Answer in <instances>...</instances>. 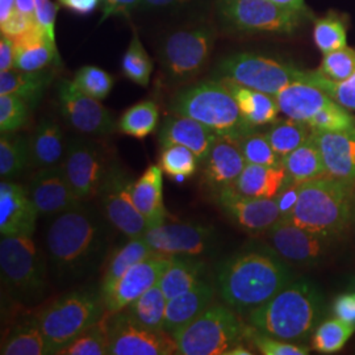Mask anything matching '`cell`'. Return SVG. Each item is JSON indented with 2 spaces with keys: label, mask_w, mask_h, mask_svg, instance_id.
Returning <instances> with one entry per match:
<instances>
[{
  "label": "cell",
  "mask_w": 355,
  "mask_h": 355,
  "mask_svg": "<svg viewBox=\"0 0 355 355\" xmlns=\"http://www.w3.org/2000/svg\"><path fill=\"white\" fill-rule=\"evenodd\" d=\"M108 228L101 216L85 208L55 215L45 234L48 257L61 278H82L102 262L108 245Z\"/></svg>",
  "instance_id": "cell-1"
},
{
  "label": "cell",
  "mask_w": 355,
  "mask_h": 355,
  "mask_svg": "<svg viewBox=\"0 0 355 355\" xmlns=\"http://www.w3.org/2000/svg\"><path fill=\"white\" fill-rule=\"evenodd\" d=\"M288 263L271 250L236 254L224 259L216 272L223 300L240 313H250L267 303L290 282Z\"/></svg>",
  "instance_id": "cell-2"
},
{
  "label": "cell",
  "mask_w": 355,
  "mask_h": 355,
  "mask_svg": "<svg viewBox=\"0 0 355 355\" xmlns=\"http://www.w3.org/2000/svg\"><path fill=\"white\" fill-rule=\"evenodd\" d=\"M324 312V295L309 279H293L267 303L252 311L250 325L287 343L312 337Z\"/></svg>",
  "instance_id": "cell-3"
},
{
  "label": "cell",
  "mask_w": 355,
  "mask_h": 355,
  "mask_svg": "<svg viewBox=\"0 0 355 355\" xmlns=\"http://www.w3.org/2000/svg\"><path fill=\"white\" fill-rule=\"evenodd\" d=\"M354 183L329 174L299 184V198L288 218L309 232L336 239L350 227ZM284 218V217H283Z\"/></svg>",
  "instance_id": "cell-4"
},
{
  "label": "cell",
  "mask_w": 355,
  "mask_h": 355,
  "mask_svg": "<svg viewBox=\"0 0 355 355\" xmlns=\"http://www.w3.org/2000/svg\"><path fill=\"white\" fill-rule=\"evenodd\" d=\"M170 110L202 123L218 137L239 141L255 132L242 117L232 91L220 78L180 89L170 103Z\"/></svg>",
  "instance_id": "cell-5"
},
{
  "label": "cell",
  "mask_w": 355,
  "mask_h": 355,
  "mask_svg": "<svg viewBox=\"0 0 355 355\" xmlns=\"http://www.w3.org/2000/svg\"><path fill=\"white\" fill-rule=\"evenodd\" d=\"M105 306L101 291L78 290L64 293L38 313L40 328L49 354H58L83 331L101 321Z\"/></svg>",
  "instance_id": "cell-6"
},
{
  "label": "cell",
  "mask_w": 355,
  "mask_h": 355,
  "mask_svg": "<svg viewBox=\"0 0 355 355\" xmlns=\"http://www.w3.org/2000/svg\"><path fill=\"white\" fill-rule=\"evenodd\" d=\"M3 286L24 303L40 300L48 288L45 258L32 236H4L0 240Z\"/></svg>",
  "instance_id": "cell-7"
},
{
  "label": "cell",
  "mask_w": 355,
  "mask_h": 355,
  "mask_svg": "<svg viewBox=\"0 0 355 355\" xmlns=\"http://www.w3.org/2000/svg\"><path fill=\"white\" fill-rule=\"evenodd\" d=\"M248 328L230 308L214 302L174 336L177 354L227 355L246 338Z\"/></svg>",
  "instance_id": "cell-8"
},
{
  "label": "cell",
  "mask_w": 355,
  "mask_h": 355,
  "mask_svg": "<svg viewBox=\"0 0 355 355\" xmlns=\"http://www.w3.org/2000/svg\"><path fill=\"white\" fill-rule=\"evenodd\" d=\"M215 33L208 26L182 28L166 36L158 49V58L166 78L184 83L199 76L208 64Z\"/></svg>",
  "instance_id": "cell-9"
},
{
  "label": "cell",
  "mask_w": 355,
  "mask_h": 355,
  "mask_svg": "<svg viewBox=\"0 0 355 355\" xmlns=\"http://www.w3.org/2000/svg\"><path fill=\"white\" fill-rule=\"evenodd\" d=\"M217 74L221 79L275 96L293 82H306L309 71L253 53H239L220 61Z\"/></svg>",
  "instance_id": "cell-10"
},
{
  "label": "cell",
  "mask_w": 355,
  "mask_h": 355,
  "mask_svg": "<svg viewBox=\"0 0 355 355\" xmlns=\"http://www.w3.org/2000/svg\"><path fill=\"white\" fill-rule=\"evenodd\" d=\"M220 16L225 26L245 33L292 35L305 15L280 7L271 0H221Z\"/></svg>",
  "instance_id": "cell-11"
},
{
  "label": "cell",
  "mask_w": 355,
  "mask_h": 355,
  "mask_svg": "<svg viewBox=\"0 0 355 355\" xmlns=\"http://www.w3.org/2000/svg\"><path fill=\"white\" fill-rule=\"evenodd\" d=\"M61 166L78 199L86 202L99 193L111 164L96 142L74 137L66 142Z\"/></svg>",
  "instance_id": "cell-12"
},
{
  "label": "cell",
  "mask_w": 355,
  "mask_h": 355,
  "mask_svg": "<svg viewBox=\"0 0 355 355\" xmlns=\"http://www.w3.org/2000/svg\"><path fill=\"white\" fill-rule=\"evenodd\" d=\"M111 355L177 354L175 338L165 330L145 328L125 311L104 315Z\"/></svg>",
  "instance_id": "cell-13"
},
{
  "label": "cell",
  "mask_w": 355,
  "mask_h": 355,
  "mask_svg": "<svg viewBox=\"0 0 355 355\" xmlns=\"http://www.w3.org/2000/svg\"><path fill=\"white\" fill-rule=\"evenodd\" d=\"M133 183L120 166H110L98 193L105 220L128 239L141 237L150 228L146 218L133 203L130 192Z\"/></svg>",
  "instance_id": "cell-14"
},
{
  "label": "cell",
  "mask_w": 355,
  "mask_h": 355,
  "mask_svg": "<svg viewBox=\"0 0 355 355\" xmlns=\"http://www.w3.org/2000/svg\"><path fill=\"white\" fill-rule=\"evenodd\" d=\"M266 233L270 250L295 266L318 265L329 254L334 241L333 237L300 228L283 217Z\"/></svg>",
  "instance_id": "cell-15"
},
{
  "label": "cell",
  "mask_w": 355,
  "mask_h": 355,
  "mask_svg": "<svg viewBox=\"0 0 355 355\" xmlns=\"http://www.w3.org/2000/svg\"><path fill=\"white\" fill-rule=\"evenodd\" d=\"M58 108L64 121L89 136H105L119 129L114 114L101 101L94 99L76 87L73 80L61 79L57 85Z\"/></svg>",
  "instance_id": "cell-16"
},
{
  "label": "cell",
  "mask_w": 355,
  "mask_h": 355,
  "mask_svg": "<svg viewBox=\"0 0 355 355\" xmlns=\"http://www.w3.org/2000/svg\"><path fill=\"white\" fill-rule=\"evenodd\" d=\"M157 255L200 258L216 249V230L196 223H171L148 229L142 236Z\"/></svg>",
  "instance_id": "cell-17"
},
{
  "label": "cell",
  "mask_w": 355,
  "mask_h": 355,
  "mask_svg": "<svg viewBox=\"0 0 355 355\" xmlns=\"http://www.w3.org/2000/svg\"><path fill=\"white\" fill-rule=\"evenodd\" d=\"M168 265L170 257L155 254L130 267L117 280L112 290L103 296L105 312L114 313L127 308L141 295L159 283Z\"/></svg>",
  "instance_id": "cell-18"
},
{
  "label": "cell",
  "mask_w": 355,
  "mask_h": 355,
  "mask_svg": "<svg viewBox=\"0 0 355 355\" xmlns=\"http://www.w3.org/2000/svg\"><path fill=\"white\" fill-rule=\"evenodd\" d=\"M26 191L42 216L60 215L83 204L67 182L61 165L40 168Z\"/></svg>",
  "instance_id": "cell-19"
},
{
  "label": "cell",
  "mask_w": 355,
  "mask_h": 355,
  "mask_svg": "<svg viewBox=\"0 0 355 355\" xmlns=\"http://www.w3.org/2000/svg\"><path fill=\"white\" fill-rule=\"evenodd\" d=\"M218 204L236 225L252 233L266 232L282 218L275 199L248 198L232 187L218 191Z\"/></svg>",
  "instance_id": "cell-20"
},
{
  "label": "cell",
  "mask_w": 355,
  "mask_h": 355,
  "mask_svg": "<svg viewBox=\"0 0 355 355\" xmlns=\"http://www.w3.org/2000/svg\"><path fill=\"white\" fill-rule=\"evenodd\" d=\"M36 205L23 186L1 180L0 183V234L33 236L37 224Z\"/></svg>",
  "instance_id": "cell-21"
},
{
  "label": "cell",
  "mask_w": 355,
  "mask_h": 355,
  "mask_svg": "<svg viewBox=\"0 0 355 355\" xmlns=\"http://www.w3.org/2000/svg\"><path fill=\"white\" fill-rule=\"evenodd\" d=\"M312 139L331 177L355 183V128L345 130H312Z\"/></svg>",
  "instance_id": "cell-22"
},
{
  "label": "cell",
  "mask_w": 355,
  "mask_h": 355,
  "mask_svg": "<svg viewBox=\"0 0 355 355\" xmlns=\"http://www.w3.org/2000/svg\"><path fill=\"white\" fill-rule=\"evenodd\" d=\"M202 166L204 182L209 187L221 191L232 186L246 166L240 142L227 137H217Z\"/></svg>",
  "instance_id": "cell-23"
},
{
  "label": "cell",
  "mask_w": 355,
  "mask_h": 355,
  "mask_svg": "<svg viewBox=\"0 0 355 355\" xmlns=\"http://www.w3.org/2000/svg\"><path fill=\"white\" fill-rule=\"evenodd\" d=\"M217 137V135L202 123L189 116L174 114L166 117L165 123L159 130L158 140L161 148L168 145H182L189 148L191 152L195 153L202 165Z\"/></svg>",
  "instance_id": "cell-24"
},
{
  "label": "cell",
  "mask_w": 355,
  "mask_h": 355,
  "mask_svg": "<svg viewBox=\"0 0 355 355\" xmlns=\"http://www.w3.org/2000/svg\"><path fill=\"white\" fill-rule=\"evenodd\" d=\"M215 287L204 279L189 291L170 299L166 306L164 330L174 337L215 302Z\"/></svg>",
  "instance_id": "cell-25"
},
{
  "label": "cell",
  "mask_w": 355,
  "mask_h": 355,
  "mask_svg": "<svg viewBox=\"0 0 355 355\" xmlns=\"http://www.w3.org/2000/svg\"><path fill=\"white\" fill-rule=\"evenodd\" d=\"M275 99L279 105L280 112L287 119L305 124H308L315 114L333 102L324 89L305 80L288 85L275 95Z\"/></svg>",
  "instance_id": "cell-26"
},
{
  "label": "cell",
  "mask_w": 355,
  "mask_h": 355,
  "mask_svg": "<svg viewBox=\"0 0 355 355\" xmlns=\"http://www.w3.org/2000/svg\"><path fill=\"white\" fill-rule=\"evenodd\" d=\"M130 192L133 203L150 228L165 224L167 211L164 203V170L161 166H149L133 183Z\"/></svg>",
  "instance_id": "cell-27"
},
{
  "label": "cell",
  "mask_w": 355,
  "mask_h": 355,
  "mask_svg": "<svg viewBox=\"0 0 355 355\" xmlns=\"http://www.w3.org/2000/svg\"><path fill=\"white\" fill-rule=\"evenodd\" d=\"M288 183L283 166H263L246 164L241 175L229 186L248 198L275 199Z\"/></svg>",
  "instance_id": "cell-28"
},
{
  "label": "cell",
  "mask_w": 355,
  "mask_h": 355,
  "mask_svg": "<svg viewBox=\"0 0 355 355\" xmlns=\"http://www.w3.org/2000/svg\"><path fill=\"white\" fill-rule=\"evenodd\" d=\"M55 73L51 69L38 71H23L12 69L0 73V95H15L24 99L32 110L41 102L45 91L54 80Z\"/></svg>",
  "instance_id": "cell-29"
},
{
  "label": "cell",
  "mask_w": 355,
  "mask_h": 355,
  "mask_svg": "<svg viewBox=\"0 0 355 355\" xmlns=\"http://www.w3.org/2000/svg\"><path fill=\"white\" fill-rule=\"evenodd\" d=\"M223 80L232 91L241 111L242 117L248 124L257 128L274 124L275 121H278L280 111L275 96L237 85L228 79Z\"/></svg>",
  "instance_id": "cell-30"
},
{
  "label": "cell",
  "mask_w": 355,
  "mask_h": 355,
  "mask_svg": "<svg viewBox=\"0 0 355 355\" xmlns=\"http://www.w3.org/2000/svg\"><path fill=\"white\" fill-rule=\"evenodd\" d=\"M64 133L55 120L45 117L40 121L31 137V153L33 167L61 165L64 155Z\"/></svg>",
  "instance_id": "cell-31"
},
{
  "label": "cell",
  "mask_w": 355,
  "mask_h": 355,
  "mask_svg": "<svg viewBox=\"0 0 355 355\" xmlns=\"http://www.w3.org/2000/svg\"><path fill=\"white\" fill-rule=\"evenodd\" d=\"M155 255L152 248L145 241V239L135 237L129 239V241L123 245L121 248L116 249L114 253L110 255L104 265L102 282H101V293L102 297L112 290L117 280L120 279L128 270L141 261Z\"/></svg>",
  "instance_id": "cell-32"
},
{
  "label": "cell",
  "mask_w": 355,
  "mask_h": 355,
  "mask_svg": "<svg viewBox=\"0 0 355 355\" xmlns=\"http://www.w3.org/2000/svg\"><path fill=\"white\" fill-rule=\"evenodd\" d=\"M204 274L205 262L200 258L183 255L170 257V265L158 284L170 300L204 280Z\"/></svg>",
  "instance_id": "cell-33"
},
{
  "label": "cell",
  "mask_w": 355,
  "mask_h": 355,
  "mask_svg": "<svg viewBox=\"0 0 355 355\" xmlns=\"http://www.w3.org/2000/svg\"><path fill=\"white\" fill-rule=\"evenodd\" d=\"M288 183L300 184L306 180L327 175V167L312 135L303 145L282 158Z\"/></svg>",
  "instance_id": "cell-34"
},
{
  "label": "cell",
  "mask_w": 355,
  "mask_h": 355,
  "mask_svg": "<svg viewBox=\"0 0 355 355\" xmlns=\"http://www.w3.org/2000/svg\"><path fill=\"white\" fill-rule=\"evenodd\" d=\"M0 353L3 355L49 354L37 318H26L19 322L1 343Z\"/></svg>",
  "instance_id": "cell-35"
},
{
  "label": "cell",
  "mask_w": 355,
  "mask_h": 355,
  "mask_svg": "<svg viewBox=\"0 0 355 355\" xmlns=\"http://www.w3.org/2000/svg\"><path fill=\"white\" fill-rule=\"evenodd\" d=\"M61 64L55 41L49 36L26 44H15V69L38 71Z\"/></svg>",
  "instance_id": "cell-36"
},
{
  "label": "cell",
  "mask_w": 355,
  "mask_h": 355,
  "mask_svg": "<svg viewBox=\"0 0 355 355\" xmlns=\"http://www.w3.org/2000/svg\"><path fill=\"white\" fill-rule=\"evenodd\" d=\"M32 166L31 137L16 133H6L0 137V175L10 180L23 174Z\"/></svg>",
  "instance_id": "cell-37"
},
{
  "label": "cell",
  "mask_w": 355,
  "mask_h": 355,
  "mask_svg": "<svg viewBox=\"0 0 355 355\" xmlns=\"http://www.w3.org/2000/svg\"><path fill=\"white\" fill-rule=\"evenodd\" d=\"M167 302L168 299L159 284H155L123 311H125L133 321L145 328L164 330Z\"/></svg>",
  "instance_id": "cell-38"
},
{
  "label": "cell",
  "mask_w": 355,
  "mask_h": 355,
  "mask_svg": "<svg viewBox=\"0 0 355 355\" xmlns=\"http://www.w3.org/2000/svg\"><path fill=\"white\" fill-rule=\"evenodd\" d=\"M159 123V108L153 101H144L128 108L119 120V130L142 140L152 135Z\"/></svg>",
  "instance_id": "cell-39"
},
{
  "label": "cell",
  "mask_w": 355,
  "mask_h": 355,
  "mask_svg": "<svg viewBox=\"0 0 355 355\" xmlns=\"http://www.w3.org/2000/svg\"><path fill=\"white\" fill-rule=\"evenodd\" d=\"M311 135L312 128L305 123L292 119L275 121L271 129L266 132L267 139L274 152L279 155L280 159L303 145L311 137Z\"/></svg>",
  "instance_id": "cell-40"
},
{
  "label": "cell",
  "mask_w": 355,
  "mask_h": 355,
  "mask_svg": "<svg viewBox=\"0 0 355 355\" xmlns=\"http://www.w3.org/2000/svg\"><path fill=\"white\" fill-rule=\"evenodd\" d=\"M354 331L355 325L340 318H330L320 322L312 334V349L322 354L338 353Z\"/></svg>",
  "instance_id": "cell-41"
},
{
  "label": "cell",
  "mask_w": 355,
  "mask_h": 355,
  "mask_svg": "<svg viewBox=\"0 0 355 355\" xmlns=\"http://www.w3.org/2000/svg\"><path fill=\"white\" fill-rule=\"evenodd\" d=\"M153 64L152 58L149 57L145 46L142 45L137 32H133V37L129 42L127 51L124 53L121 61V71L124 76L132 80L133 83L148 87L152 76Z\"/></svg>",
  "instance_id": "cell-42"
},
{
  "label": "cell",
  "mask_w": 355,
  "mask_h": 355,
  "mask_svg": "<svg viewBox=\"0 0 355 355\" xmlns=\"http://www.w3.org/2000/svg\"><path fill=\"white\" fill-rule=\"evenodd\" d=\"M60 355H107L110 354L108 331L104 318L95 325L83 331L73 343L64 346Z\"/></svg>",
  "instance_id": "cell-43"
},
{
  "label": "cell",
  "mask_w": 355,
  "mask_h": 355,
  "mask_svg": "<svg viewBox=\"0 0 355 355\" xmlns=\"http://www.w3.org/2000/svg\"><path fill=\"white\" fill-rule=\"evenodd\" d=\"M158 165L171 179L175 177L190 178L198 171L200 161L189 148L182 145H168L162 148Z\"/></svg>",
  "instance_id": "cell-44"
},
{
  "label": "cell",
  "mask_w": 355,
  "mask_h": 355,
  "mask_svg": "<svg viewBox=\"0 0 355 355\" xmlns=\"http://www.w3.org/2000/svg\"><path fill=\"white\" fill-rule=\"evenodd\" d=\"M313 40L322 54L343 49L347 46L346 26L336 15L318 19L313 29Z\"/></svg>",
  "instance_id": "cell-45"
},
{
  "label": "cell",
  "mask_w": 355,
  "mask_h": 355,
  "mask_svg": "<svg viewBox=\"0 0 355 355\" xmlns=\"http://www.w3.org/2000/svg\"><path fill=\"white\" fill-rule=\"evenodd\" d=\"M78 89L94 99L102 102L114 89V76L96 66L80 67L73 78Z\"/></svg>",
  "instance_id": "cell-46"
},
{
  "label": "cell",
  "mask_w": 355,
  "mask_h": 355,
  "mask_svg": "<svg viewBox=\"0 0 355 355\" xmlns=\"http://www.w3.org/2000/svg\"><path fill=\"white\" fill-rule=\"evenodd\" d=\"M239 142L246 164L263 166L282 165V159L279 155L274 152L270 141L267 139L266 133L253 132L242 137Z\"/></svg>",
  "instance_id": "cell-47"
},
{
  "label": "cell",
  "mask_w": 355,
  "mask_h": 355,
  "mask_svg": "<svg viewBox=\"0 0 355 355\" xmlns=\"http://www.w3.org/2000/svg\"><path fill=\"white\" fill-rule=\"evenodd\" d=\"M306 82L324 89L330 98L345 108L355 111V73L345 80H331L329 78L322 76L318 70L309 71Z\"/></svg>",
  "instance_id": "cell-48"
},
{
  "label": "cell",
  "mask_w": 355,
  "mask_h": 355,
  "mask_svg": "<svg viewBox=\"0 0 355 355\" xmlns=\"http://www.w3.org/2000/svg\"><path fill=\"white\" fill-rule=\"evenodd\" d=\"M32 108L29 104L15 95H0V132L16 133L29 120Z\"/></svg>",
  "instance_id": "cell-49"
},
{
  "label": "cell",
  "mask_w": 355,
  "mask_h": 355,
  "mask_svg": "<svg viewBox=\"0 0 355 355\" xmlns=\"http://www.w3.org/2000/svg\"><path fill=\"white\" fill-rule=\"evenodd\" d=\"M248 341L253 343L257 350L263 355H306L309 354V347L304 345L287 343L272 336H268L261 330L255 329L250 325L246 333Z\"/></svg>",
  "instance_id": "cell-50"
},
{
  "label": "cell",
  "mask_w": 355,
  "mask_h": 355,
  "mask_svg": "<svg viewBox=\"0 0 355 355\" xmlns=\"http://www.w3.org/2000/svg\"><path fill=\"white\" fill-rule=\"evenodd\" d=\"M308 125L312 130H345L355 128V119L347 108L333 101L315 114L308 121Z\"/></svg>",
  "instance_id": "cell-51"
},
{
  "label": "cell",
  "mask_w": 355,
  "mask_h": 355,
  "mask_svg": "<svg viewBox=\"0 0 355 355\" xmlns=\"http://www.w3.org/2000/svg\"><path fill=\"white\" fill-rule=\"evenodd\" d=\"M318 71L331 80H345L355 73V51L343 48L324 54Z\"/></svg>",
  "instance_id": "cell-52"
},
{
  "label": "cell",
  "mask_w": 355,
  "mask_h": 355,
  "mask_svg": "<svg viewBox=\"0 0 355 355\" xmlns=\"http://www.w3.org/2000/svg\"><path fill=\"white\" fill-rule=\"evenodd\" d=\"M57 13H58V6L51 0H35V16H36L38 26L44 29V32L53 41H55L54 26H55Z\"/></svg>",
  "instance_id": "cell-53"
},
{
  "label": "cell",
  "mask_w": 355,
  "mask_h": 355,
  "mask_svg": "<svg viewBox=\"0 0 355 355\" xmlns=\"http://www.w3.org/2000/svg\"><path fill=\"white\" fill-rule=\"evenodd\" d=\"M102 17L101 24L112 16H127L136 8L141 7V0H101Z\"/></svg>",
  "instance_id": "cell-54"
},
{
  "label": "cell",
  "mask_w": 355,
  "mask_h": 355,
  "mask_svg": "<svg viewBox=\"0 0 355 355\" xmlns=\"http://www.w3.org/2000/svg\"><path fill=\"white\" fill-rule=\"evenodd\" d=\"M334 318H340L352 325H355V292L341 293L333 302Z\"/></svg>",
  "instance_id": "cell-55"
},
{
  "label": "cell",
  "mask_w": 355,
  "mask_h": 355,
  "mask_svg": "<svg viewBox=\"0 0 355 355\" xmlns=\"http://www.w3.org/2000/svg\"><path fill=\"white\" fill-rule=\"evenodd\" d=\"M297 198H299V184L290 183L280 191L278 196L275 198V202L278 204L282 217L286 218L291 215L295 205L297 203Z\"/></svg>",
  "instance_id": "cell-56"
},
{
  "label": "cell",
  "mask_w": 355,
  "mask_h": 355,
  "mask_svg": "<svg viewBox=\"0 0 355 355\" xmlns=\"http://www.w3.org/2000/svg\"><path fill=\"white\" fill-rule=\"evenodd\" d=\"M15 69V42L4 35L0 37V73Z\"/></svg>",
  "instance_id": "cell-57"
},
{
  "label": "cell",
  "mask_w": 355,
  "mask_h": 355,
  "mask_svg": "<svg viewBox=\"0 0 355 355\" xmlns=\"http://www.w3.org/2000/svg\"><path fill=\"white\" fill-rule=\"evenodd\" d=\"M70 11L79 15L94 12L101 0H60Z\"/></svg>",
  "instance_id": "cell-58"
},
{
  "label": "cell",
  "mask_w": 355,
  "mask_h": 355,
  "mask_svg": "<svg viewBox=\"0 0 355 355\" xmlns=\"http://www.w3.org/2000/svg\"><path fill=\"white\" fill-rule=\"evenodd\" d=\"M187 1L189 0H141V7L145 10H161L182 6Z\"/></svg>",
  "instance_id": "cell-59"
},
{
  "label": "cell",
  "mask_w": 355,
  "mask_h": 355,
  "mask_svg": "<svg viewBox=\"0 0 355 355\" xmlns=\"http://www.w3.org/2000/svg\"><path fill=\"white\" fill-rule=\"evenodd\" d=\"M275 4H278L280 7L293 10V11H299V12L309 13L306 6H305L304 0H271Z\"/></svg>",
  "instance_id": "cell-60"
},
{
  "label": "cell",
  "mask_w": 355,
  "mask_h": 355,
  "mask_svg": "<svg viewBox=\"0 0 355 355\" xmlns=\"http://www.w3.org/2000/svg\"><path fill=\"white\" fill-rule=\"evenodd\" d=\"M16 10L15 0H0V26L4 24Z\"/></svg>",
  "instance_id": "cell-61"
},
{
  "label": "cell",
  "mask_w": 355,
  "mask_h": 355,
  "mask_svg": "<svg viewBox=\"0 0 355 355\" xmlns=\"http://www.w3.org/2000/svg\"><path fill=\"white\" fill-rule=\"evenodd\" d=\"M253 354L248 347H245L241 343H237L236 346H233L230 350H229L227 355H250Z\"/></svg>",
  "instance_id": "cell-62"
},
{
  "label": "cell",
  "mask_w": 355,
  "mask_h": 355,
  "mask_svg": "<svg viewBox=\"0 0 355 355\" xmlns=\"http://www.w3.org/2000/svg\"><path fill=\"white\" fill-rule=\"evenodd\" d=\"M352 232H353V237H354L355 241V198H354V205H353V215H352V221H350V227Z\"/></svg>",
  "instance_id": "cell-63"
},
{
  "label": "cell",
  "mask_w": 355,
  "mask_h": 355,
  "mask_svg": "<svg viewBox=\"0 0 355 355\" xmlns=\"http://www.w3.org/2000/svg\"><path fill=\"white\" fill-rule=\"evenodd\" d=\"M347 290L349 291L355 292V277L353 279L350 280V283H349V287H347Z\"/></svg>",
  "instance_id": "cell-64"
}]
</instances>
